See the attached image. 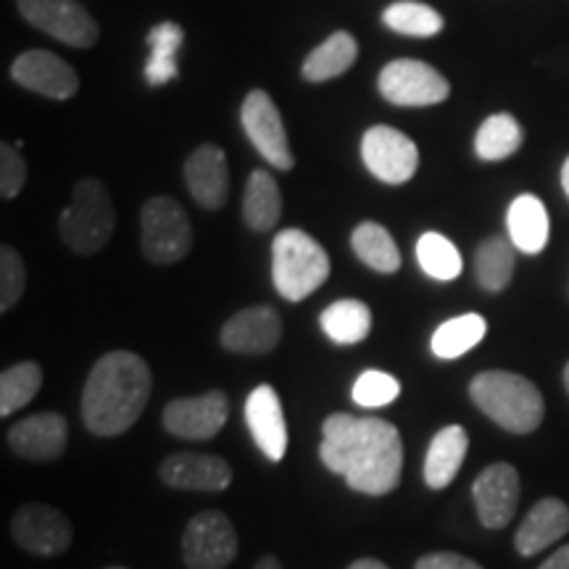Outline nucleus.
<instances>
[{
	"instance_id": "nucleus-1",
	"label": "nucleus",
	"mask_w": 569,
	"mask_h": 569,
	"mask_svg": "<svg viewBox=\"0 0 569 569\" xmlns=\"http://www.w3.org/2000/svg\"><path fill=\"white\" fill-rule=\"evenodd\" d=\"M319 459L356 493L388 496L401 482L403 440L388 419L338 411L322 422Z\"/></svg>"
},
{
	"instance_id": "nucleus-2",
	"label": "nucleus",
	"mask_w": 569,
	"mask_h": 569,
	"mask_svg": "<svg viewBox=\"0 0 569 569\" xmlns=\"http://www.w3.org/2000/svg\"><path fill=\"white\" fill-rule=\"evenodd\" d=\"M153 375L132 351H109L90 369L82 390V422L92 436H122L138 422L151 398Z\"/></svg>"
},
{
	"instance_id": "nucleus-3",
	"label": "nucleus",
	"mask_w": 569,
	"mask_h": 569,
	"mask_svg": "<svg viewBox=\"0 0 569 569\" xmlns=\"http://www.w3.org/2000/svg\"><path fill=\"white\" fill-rule=\"evenodd\" d=\"M469 398L482 415L515 436H530L543 422L546 403L536 382L525 375L490 369L469 382Z\"/></svg>"
},
{
	"instance_id": "nucleus-4",
	"label": "nucleus",
	"mask_w": 569,
	"mask_h": 569,
	"mask_svg": "<svg viewBox=\"0 0 569 569\" xmlns=\"http://www.w3.org/2000/svg\"><path fill=\"white\" fill-rule=\"evenodd\" d=\"M330 256L309 232L288 227L272 243V282L284 301H303L330 277Z\"/></svg>"
},
{
	"instance_id": "nucleus-5",
	"label": "nucleus",
	"mask_w": 569,
	"mask_h": 569,
	"mask_svg": "<svg viewBox=\"0 0 569 569\" xmlns=\"http://www.w3.org/2000/svg\"><path fill=\"white\" fill-rule=\"evenodd\" d=\"M113 227H117V211H113L109 188L92 177L77 182L69 206L59 217L63 243L74 253L92 256L109 243Z\"/></svg>"
},
{
	"instance_id": "nucleus-6",
	"label": "nucleus",
	"mask_w": 569,
	"mask_h": 569,
	"mask_svg": "<svg viewBox=\"0 0 569 569\" xmlns=\"http://www.w3.org/2000/svg\"><path fill=\"white\" fill-rule=\"evenodd\" d=\"M142 256L153 264H177L193 248V224L174 198L156 196L140 211Z\"/></svg>"
},
{
	"instance_id": "nucleus-7",
	"label": "nucleus",
	"mask_w": 569,
	"mask_h": 569,
	"mask_svg": "<svg viewBox=\"0 0 569 569\" xmlns=\"http://www.w3.org/2000/svg\"><path fill=\"white\" fill-rule=\"evenodd\" d=\"M238 557V532L230 517L209 509L188 522L182 536V559L188 569H227Z\"/></svg>"
},
{
	"instance_id": "nucleus-8",
	"label": "nucleus",
	"mask_w": 569,
	"mask_h": 569,
	"mask_svg": "<svg viewBox=\"0 0 569 569\" xmlns=\"http://www.w3.org/2000/svg\"><path fill=\"white\" fill-rule=\"evenodd\" d=\"M17 9L32 27L63 46L92 48L101 38L98 21L80 0H17Z\"/></svg>"
},
{
	"instance_id": "nucleus-9",
	"label": "nucleus",
	"mask_w": 569,
	"mask_h": 569,
	"mask_svg": "<svg viewBox=\"0 0 569 569\" xmlns=\"http://www.w3.org/2000/svg\"><path fill=\"white\" fill-rule=\"evenodd\" d=\"M380 96L393 106H438L451 92V84L436 67L419 59H396L380 71Z\"/></svg>"
},
{
	"instance_id": "nucleus-10",
	"label": "nucleus",
	"mask_w": 569,
	"mask_h": 569,
	"mask_svg": "<svg viewBox=\"0 0 569 569\" xmlns=\"http://www.w3.org/2000/svg\"><path fill=\"white\" fill-rule=\"evenodd\" d=\"M240 124H243L248 140L253 142L256 151L264 156L269 167L280 169V172H290L296 167L280 109H277L267 90L248 92L243 109H240Z\"/></svg>"
},
{
	"instance_id": "nucleus-11",
	"label": "nucleus",
	"mask_w": 569,
	"mask_h": 569,
	"mask_svg": "<svg viewBox=\"0 0 569 569\" xmlns=\"http://www.w3.org/2000/svg\"><path fill=\"white\" fill-rule=\"evenodd\" d=\"M361 159L377 180L386 184H403L417 174V142L388 124L369 127L361 138Z\"/></svg>"
},
{
	"instance_id": "nucleus-12",
	"label": "nucleus",
	"mask_w": 569,
	"mask_h": 569,
	"mask_svg": "<svg viewBox=\"0 0 569 569\" xmlns=\"http://www.w3.org/2000/svg\"><path fill=\"white\" fill-rule=\"evenodd\" d=\"M11 538L32 557H61L74 540L71 522L48 503H24L11 517Z\"/></svg>"
},
{
	"instance_id": "nucleus-13",
	"label": "nucleus",
	"mask_w": 569,
	"mask_h": 569,
	"mask_svg": "<svg viewBox=\"0 0 569 569\" xmlns=\"http://www.w3.org/2000/svg\"><path fill=\"white\" fill-rule=\"evenodd\" d=\"M230 417V398L224 390H209L203 396L174 398L163 409V427L182 440H211L222 432Z\"/></svg>"
},
{
	"instance_id": "nucleus-14",
	"label": "nucleus",
	"mask_w": 569,
	"mask_h": 569,
	"mask_svg": "<svg viewBox=\"0 0 569 569\" xmlns=\"http://www.w3.org/2000/svg\"><path fill=\"white\" fill-rule=\"evenodd\" d=\"M472 496L482 528L503 530L517 515L519 472L507 461L488 465L472 482Z\"/></svg>"
},
{
	"instance_id": "nucleus-15",
	"label": "nucleus",
	"mask_w": 569,
	"mask_h": 569,
	"mask_svg": "<svg viewBox=\"0 0 569 569\" xmlns=\"http://www.w3.org/2000/svg\"><path fill=\"white\" fill-rule=\"evenodd\" d=\"M13 82L53 101H69L80 90V77L61 56L51 51H24L11 63Z\"/></svg>"
},
{
	"instance_id": "nucleus-16",
	"label": "nucleus",
	"mask_w": 569,
	"mask_h": 569,
	"mask_svg": "<svg viewBox=\"0 0 569 569\" xmlns=\"http://www.w3.org/2000/svg\"><path fill=\"white\" fill-rule=\"evenodd\" d=\"M159 478L163 486L177 490H198V493H219L232 482L230 461L213 453L182 451L161 461Z\"/></svg>"
},
{
	"instance_id": "nucleus-17",
	"label": "nucleus",
	"mask_w": 569,
	"mask_h": 569,
	"mask_svg": "<svg viewBox=\"0 0 569 569\" xmlns=\"http://www.w3.org/2000/svg\"><path fill=\"white\" fill-rule=\"evenodd\" d=\"M67 443L69 422L67 417L56 415V411H40V415L21 419L9 430L11 451L19 459L38 461V465L61 459L63 451H67Z\"/></svg>"
},
{
	"instance_id": "nucleus-18",
	"label": "nucleus",
	"mask_w": 569,
	"mask_h": 569,
	"mask_svg": "<svg viewBox=\"0 0 569 569\" xmlns=\"http://www.w3.org/2000/svg\"><path fill=\"white\" fill-rule=\"evenodd\" d=\"M282 338V319L272 306H248L230 317V322L222 327L219 340L227 351L261 356L272 353L280 346Z\"/></svg>"
},
{
	"instance_id": "nucleus-19",
	"label": "nucleus",
	"mask_w": 569,
	"mask_h": 569,
	"mask_svg": "<svg viewBox=\"0 0 569 569\" xmlns=\"http://www.w3.org/2000/svg\"><path fill=\"white\" fill-rule=\"evenodd\" d=\"M184 182L193 201L206 211L222 209L230 198V167L227 153L213 142H203L184 161Z\"/></svg>"
},
{
	"instance_id": "nucleus-20",
	"label": "nucleus",
	"mask_w": 569,
	"mask_h": 569,
	"mask_svg": "<svg viewBox=\"0 0 569 569\" xmlns=\"http://www.w3.org/2000/svg\"><path fill=\"white\" fill-rule=\"evenodd\" d=\"M246 422L259 451L269 461H282L288 453V425H284L280 396L272 386L251 390L246 401Z\"/></svg>"
},
{
	"instance_id": "nucleus-21",
	"label": "nucleus",
	"mask_w": 569,
	"mask_h": 569,
	"mask_svg": "<svg viewBox=\"0 0 569 569\" xmlns=\"http://www.w3.org/2000/svg\"><path fill=\"white\" fill-rule=\"evenodd\" d=\"M569 532V507L561 498H540L519 525L515 546L519 557H536L549 546L559 543Z\"/></svg>"
},
{
	"instance_id": "nucleus-22",
	"label": "nucleus",
	"mask_w": 569,
	"mask_h": 569,
	"mask_svg": "<svg viewBox=\"0 0 569 569\" xmlns=\"http://www.w3.org/2000/svg\"><path fill=\"white\" fill-rule=\"evenodd\" d=\"M469 448V436L461 425H448L430 440L425 457V482L432 490H443L457 480L461 465H465Z\"/></svg>"
},
{
	"instance_id": "nucleus-23",
	"label": "nucleus",
	"mask_w": 569,
	"mask_h": 569,
	"mask_svg": "<svg viewBox=\"0 0 569 569\" xmlns=\"http://www.w3.org/2000/svg\"><path fill=\"white\" fill-rule=\"evenodd\" d=\"M549 211L540 198L525 193L511 201L507 213L509 240L517 251L536 256L549 243Z\"/></svg>"
},
{
	"instance_id": "nucleus-24",
	"label": "nucleus",
	"mask_w": 569,
	"mask_h": 569,
	"mask_svg": "<svg viewBox=\"0 0 569 569\" xmlns=\"http://www.w3.org/2000/svg\"><path fill=\"white\" fill-rule=\"evenodd\" d=\"M146 40H148V48H151V53H148L142 74H146V82L151 84V88H163V84H169L180 77L177 53H180L182 48L184 30L177 24V21H159V24L151 27V32H148Z\"/></svg>"
},
{
	"instance_id": "nucleus-25",
	"label": "nucleus",
	"mask_w": 569,
	"mask_h": 569,
	"mask_svg": "<svg viewBox=\"0 0 569 569\" xmlns=\"http://www.w3.org/2000/svg\"><path fill=\"white\" fill-rule=\"evenodd\" d=\"M356 56H359V42H356L353 34L332 32L322 46H317L315 51L306 56L301 71L306 80L315 84L330 82L353 67Z\"/></svg>"
},
{
	"instance_id": "nucleus-26",
	"label": "nucleus",
	"mask_w": 569,
	"mask_h": 569,
	"mask_svg": "<svg viewBox=\"0 0 569 569\" xmlns=\"http://www.w3.org/2000/svg\"><path fill=\"white\" fill-rule=\"evenodd\" d=\"M282 196L280 184L267 169H256L246 184L243 219L253 232H269L280 222Z\"/></svg>"
},
{
	"instance_id": "nucleus-27",
	"label": "nucleus",
	"mask_w": 569,
	"mask_h": 569,
	"mask_svg": "<svg viewBox=\"0 0 569 569\" xmlns=\"http://www.w3.org/2000/svg\"><path fill=\"white\" fill-rule=\"evenodd\" d=\"M515 264L517 248L511 240L501 238V234L482 240L478 253H475V274H478L480 288L488 293H501L515 277Z\"/></svg>"
},
{
	"instance_id": "nucleus-28",
	"label": "nucleus",
	"mask_w": 569,
	"mask_h": 569,
	"mask_svg": "<svg viewBox=\"0 0 569 569\" xmlns=\"http://www.w3.org/2000/svg\"><path fill=\"white\" fill-rule=\"evenodd\" d=\"M319 322H322L327 338L340 346H353L361 343L372 332V311L365 301L343 298V301L327 306Z\"/></svg>"
},
{
	"instance_id": "nucleus-29",
	"label": "nucleus",
	"mask_w": 569,
	"mask_h": 569,
	"mask_svg": "<svg viewBox=\"0 0 569 569\" xmlns=\"http://www.w3.org/2000/svg\"><path fill=\"white\" fill-rule=\"evenodd\" d=\"M353 253L369 269L380 274H393L401 269V251H398L393 234L377 222H361L351 234Z\"/></svg>"
},
{
	"instance_id": "nucleus-30",
	"label": "nucleus",
	"mask_w": 569,
	"mask_h": 569,
	"mask_svg": "<svg viewBox=\"0 0 569 569\" xmlns=\"http://www.w3.org/2000/svg\"><path fill=\"white\" fill-rule=\"evenodd\" d=\"M486 332L488 322L480 315H461L448 319V322H443L436 332H432L430 348L438 359L451 361L465 356L467 351H472L475 346H480Z\"/></svg>"
},
{
	"instance_id": "nucleus-31",
	"label": "nucleus",
	"mask_w": 569,
	"mask_h": 569,
	"mask_svg": "<svg viewBox=\"0 0 569 569\" xmlns=\"http://www.w3.org/2000/svg\"><path fill=\"white\" fill-rule=\"evenodd\" d=\"M522 146V124L511 113H493L475 134V153L482 161H503Z\"/></svg>"
},
{
	"instance_id": "nucleus-32",
	"label": "nucleus",
	"mask_w": 569,
	"mask_h": 569,
	"mask_svg": "<svg viewBox=\"0 0 569 569\" xmlns=\"http://www.w3.org/2000/svg\"><path fill=\"white\" fill-rule=\"evenodd\" d=\"M382 21L386 27L407 34V38H436V34L443 30V17L427 3H417V0H398V3H390L386 11H382Z\"/></svg>"
},
{
	"instance_id": "nucleus-33",
	"label": "nucleus",
	"mask_w": 569,
	"mask_h": 569,
	"mask_svg": "<svg viewBox=\"0 0 569 569\" xmlns=\"http://www.w3.org/2000/svg\"><path fill=\"white\" fill-rule=\"evenodd\" d=\"M417 261L422 272L432 280L451 282L461 274V253L459 248L440 232H425L417 240Z\"/></svg>"
},
{
	"instance_id": "nucleus-34",
	"label": "nucleus",
	"mask_w": 569,
	"mask_h": 569,
	"mask_svg": "<svg viewBox=\"0 0 569 569\" xmlns=\"http://www.w3.org/2000/svg\"><path fill=\"white\" fill-rule=\"evenodd\" d=\"M42 388V369L34 361H21L0 375V415L11 417L24 409Z\"/></svg>"
},
{
	"instance_id": "nucleus-35",
	"label": "nucleus",
	"mask_w": 569,
	"mask_h": 569,
	"mask_svg": "<svg viewBox=\"0 0 569 569\" xmlns=\"http://www.w3.org/2000/svg\"><path fill=\"white\" fill-rule=\"evenodd\" d=\"M398 396H401V382L393 375L380 372V369H369L353 382V401L359 407L380 409L393 403Z\"/></svg>"
},
{
	"instance_id": "nucleus-36",
	"label": "nucleus",
	"mask_w": 569,
	"mask_h": 569,
	"mask_svg": "<svg viewBox=\"0 0 569 569\" xmlns=\"http://www.w3.org/2000/svg\"><path fill=\"white\" fill-rule=\"evenodd\" d=\"M27 267L11 246L0 248V311H11L24 296Z\"/></svg>"
},
{
	"instance_id": "nucleus-37",
	"label": "nucleus",
	"mask_w": 569,
	"mask_h": 569,
	"mask_svg": "<svg viewBox=\"0 0 569 569\" xmlns=\"http://www.w3.org/2000/svg\"><path fill=\"white\" fill-rule=\"evenodd\" d=\"M27 174H30V169H27L24 156L19 153V146L3 142L0 146V196L17 198L24 188Z\"/></svg>"
},
{
	"instance_id": "nucleus-38",
	"label": "nucleus",
	"mask_w": 569,
	"mask_h": 569,
	"mask_svg": "<svg viewBox=\"0 0 569 569\" xmlns=\"http://www.w3.org/2000/svg\"><path fill=\"white\" fill-rule=\"evenodd\" d=\"M415 569H482L478 561L461 557V553H451V551H438V553H427L417 561Z\"/></svg>"
},
{
	"instance_id": "nucleus-39",
	"label": "nucleus",
	"mask_w": 569,
	"mask_h": 569,
	"mask_svg": "<svg viewBox=\"0 0 569 569\" xmlns=\"http://www.w3.org/2000/svg\"><path fill=\"white\" fill-rule=\"evenodd\" d=\"M538 569H569V543L561 546L557 553H551Z\"/></svg>"
},
{
	"instance_id": "nucleus-40",
	"label": "nucleus",
	"mask_w": 569,
	"mask_h": 569,
	"mask_svg": "<svg viewBox=\"0 0 569 569\" xmlns=\"http://www.w3.org/2000/svg\"><path fill=\"white\" fill-rule=\"evenodd\" d=\"M348 569H390V567L382 565L380 559H359V561H353Z\"/></svg>"
},
{
	"instance_id": "nucleus-41",
	"label": "nucleus",
	"mask_w": 569,
	"mask_h": 569,
	"mask_svg": "<svg viewBox=\"0 0 569 569\" xmlns=\"http://www.w3.org/2000/svg\"><path fill=\"white\" fill-rule=\"evenodd\" d=\"M253 569H282V565H280V559L272 557V553H267V557H261L259 561H256Z\"/></svg>"
},
{
	"instance_id": "nucleus-42",
	"label": "nucleus",
	"mask_w": 569,
	"mask_h": 569,
	"mask_svg": "<svg viewBox=\"0 0 569 569\" xmlns=\"http://www.w3.org/2000/svg\"><path fill=\"white\" fill-rule=\"evenodd\" d=\"M561 188H565V193L569 198V156H567L565 167H561Z\"/></svg>"
},
{
	"instance_id": "nucleus-43",
	"label": "nucleus",
	"mask_w": 569,
	"mask_h": 569,
	"mask_svg": "<svg viewBox=\"0 0 569 569\" xmlns=\"http://www.w3.org/2000/svg\"><path fill=\"white\" fill-rule=\"evenodd\" d=\"M565 388H567V393H569V361H567V367H565Z\"/></svg>"
},
{
	"instance_id": "nucleus-44",
	"label": "nucleus",
	"mask_w": 569,
	"mask_h": 569,
	"mask_svg": "<svg viewBox=\"0 0 569 569\" xmlns=\"http://www.w3.org/2000/svg\"><path fill=\"white\" fill-rule=\"evenodd\" d=\"M106 569H127V567H106Z\"/></svg>"
}]
</instances>
